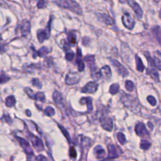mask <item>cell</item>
<instances>
[{
    "label": "cell",
    "instance_id": "5bb4252c",
    "mask_svg": "<svg viewBox=\"0 0 161 161\" xmlns=\"http://www.w3.org/2000/svg\"><path fill=\"white\" fill-rule=\"evenodd\" d=\"M32 143H33L34 147L38 151H41L43 149V142H42V141L40 140L39 138L33 135V136H32Z\"/></svg>",
    "mask_w": 161,
    "mask_h": 161
},
{
    "label": "cell",
    "instance_id": "f1b7e54d",
    "mask_svg": "<svg viewBox=\"0 0 161 161\" xmlns=\"http://www.w3.org/2000/svg\"><path fill=\"white\" fill-rule=\"evenodd\" d=\"M151 146V144L147 140H142L140 143V148L143 150H147Z\"/></svg>",
    "mask_w": 161,
    "mask_h": 161
},
{
    "label": "cell",
    "instance_id": "d6a6232c",
    "mask_svg": "<svg viewBox=\"0 0 161 161\" xmlns=\"http://www.w3.org/2000/svg\"><path fill=\"white\" fill-rule=\"evenodd\" d=\"M35 100L40 101V102H44L45 101V95L43 93V92H38L37 94H35Z\"/></svg>",
    "mask_w": 161,
    "mask_h": 161
},
{
    "label": "cell",
    "instance_id": "9a60e30c",
    "mask_svg": "<svg viewBox=\"0 0 161 161\" xmlns=\"http://www.w3.org/2000/svg\"><path fill=\"white\" fill-rule=\"evenodd\" d=\"M153 64L156 69L161 70V52H158L155 54L154 58L153 59Z\"/></svg>",
    "mask_w": 161,
    "mask_h": 161
},
{
    "label": "cell",
    "instance_id": "3957f363",
    "mask_svg": "<svg viewBox=\"0 0 161 161\" xmlns=\"http://www.w3.org/2000/svg\"><path fill=\"white\" fill-rule=\"evenodd\" d=\"M50 23L51 20L49 23V25L46 28V29L44 30H38L37 32V38L40 43H43L46 40H47L50 37Z\"/></svg>",
    "mask_w": 161,
    "mask_h": 161
},
{
    "label": "cell",
    "instance_id": "2e32d148",
    "mask_svg": "<svg viewBox=\"0 0 161 161\" xmlns=\"http://www.w3.org/2000/svg\"><path fill=\"white\" fill-rule=\"evenodd\" d=\"M53 99L55 103L57 104L59 106H63L64 103H63V97L62 94L60 93V92L57 91H55L53 94Z\"/></svg>",
    "mask_w": 161,
    "mask_h": 161
},
{
    "label": "cell",
    "instance_id": "e0dca14e",
    "mask_svg": "<svg viewBox=\"0 0 161 161\" xmlns=\"http://www.w3.org/2000/svg\"><path fill=\"white\" fill-rule=\"evenodd\" d=\"M94 152L96 158L98 159H103L106 155V152L103 148L101 146H97L94 148Z\"/></svg>",
    "mask_w": 161,
    "mask_h": 161
},
{
    "label": "cell",
    "instance_id": "b9f144b4",
    "mask_svg": "<svg viewBox=\"0 0 161 161\" xmlns=\"http://www.w3.org/2000/svg\"><path fill=\"white\" fill-rule=\"evenodd\" d=\"M70 155L73 158H76L77 157V153L74 147H71L70 150Z\"/></svg>",
    "mask_w": 161,
    "mask_h": 161
},
{
    "label": "cell",
    "instance_id": "83f0119b",
    "mask_svg": "<svg viewBox=\"0 0 161 161\" xmlns=\"http://www.w3.org/2000/svg\"><path fill=\"white\" fill-rule=\"evenodd\" d=\"M119 85L118 84L115 83L110 86V92L111 94H115L116 93H117L119 91Z\"/></svg>",
    "mask_w": 161,
    "mask_h": 161
},
{
    "label": "cell",
    "instance_id": "bcb514c9",
    "mask_svg": "<svg viewBox=\"0 0 161 161\" xmlns=\"http://www.w3.org/2000/svg\"><path fill=\"white\" fill-rule=\"evenodd\" d=\"M27 115L30 116V115H31V114H30V111L27 110Z\"/></svg>",
    "mask_w": 161,
    "mask_h": 161
},
{
    "label": "cell",
    "instance_id": "30bf717a",
    "mask_svg": "<svg viewBox=\"0 0 161 161\" xmlns=\"http://www.w3.org/2000/svg\"><path fill=\"white\" fill-rule=\"evenodd\" d=\"M111 62H112V64H113V66L115 67V68H116V69H117L120 74L123 76V77H125V76L128 75V72L127 70L126 69V68L122 65V64H121L116 60H112Z\"/></svg>",
    "mask_w": 161,
    "mask_h": 161
},
{
    "label": "cell",
    "instance_id": "d590c367",
    "mask_svg": "<svg viewBox=\"0 0 161 161\" xmlns=\"http://www.w3.org/2000/svg\"><path fill=\"white\" fill-rule=\"evenodd\" d=\"M52 63H53V60H52V58L50 57H46L43 62V64L46 67H50L52 66Z\"/></svg>",
    "mask_w": 161,
    "mask_h": 161
},
{
    "label": "cell",
    "instance_id": "277c9868",
    "mask_svg": "<svg viewBox=\"0 0 161 161\" xmlns=\"http://www.w3.org/2000/svg\"><path fill=\"white\" fill-rule=\"evenodd\" d=\"M122 20V23L123 24V25L126 28V29L130 30L134 29L135 25V22L129 13H125L123 15Z\"/></svg>",
    "mask_w": 161,
    "mask_h": 161
},
{
    "label": "cell",
    "instance_id": "44dd1931",
    "mask_svg": "<svg viewBox=\"0 0 161 161\" xmlns=\"http://www.w3.org/2000/svg\"><path fill=\"white\" fill-rule=\"evenodd\" d=\"M135 60H136V69L139 72H143L145 69V66L142 62V60L137 55H135Z\"/></svg>",
    "mask_w": 161,
    "mask_h": 161
},
{
    "label": "cell",
    "instance_id": "484cf974",
    "mask_svg": "<svg viewBox=\"0 0 161 161\" xmlns=\"http://www.w3.org/2000/svg\"><path fill=\"white\" fill-rule=\"evenodd\" d=\"M49 49H48V48L46 47H42L40 48L39 49V50L37 52V54L38 55V56L40 57H46V56L49 54Z\"/></svg>",
    "mask_w": 161,
    "mask_h": 161
},
{
    "label": "cell",
    "instance_id": "7a4b0ae2",
    "mask_svg": "<svg viewBox=\"0 0 161 161\" xmlns=\"http://www.w3.org/2000/svg\"><path fill=\"white\" fill-rule=\"evenodd\" d=\"M57 5L64 9H68L78 15H81L82 11L78 3L74 0H59L57 2Z\"/></svg>",
    "mask_w": 161,
    "mask_h": 161
},
{
    "label": "cell",
    "instance_id": "ac0fdd59",
    "mask_svg": "<svg viewBox=\"0 0 161 161\" xmlns=\"http://www.w3.org/2000/svg\"><path fill=\"white\" fill-rule=\"evenodd\" d=\"M152 33L155 36L156 40L161 45V29L159 26H155L152 29Z\"/></svg>",
    "mask_w": 161,
    "mask_h": 161
},
{
    "label": "cell",
    "instance_id": "74e56055",
    "mask_svg": "<svg viewBox=\"0 0 161 161\" xmlns=\"http://www.w3.org/2000/svg\"><path fill=\"white\" fill-rule=\"evenodd\" d=\"M25 91L26 93L28 94V96H29L30 98H32V99H35V94L34 93L33 91H32L31 89H30L29 88H27L25 89Z\"/></svg>",
    "mask_w": 161,
    "mask_h": 161
},
{
    "label": "cell",
    "instance_id": "6da1fadb",
    "mask_svg": "<svg viewBox=\"0 0 161 161\" xmlns=\"http://www.w3.org/2000/svg\"><path fill=\"white\" fill-rule=\"evenodd\" d=\"M121 102L127 108L131 110L133 112L136 113L140 112L139 103L136 99L133 97L132 96L127 94H123L121 96Z\"/></svg>",
    "mask_w": 161,
    "mask_h": 161
},
{
    "label": "cell",
    "instance_id": "f546056e",
    "mask_svg": "<svg viewBox=\"0 0 161 161\" xmlns=\"http://www.w3.org/2000/svg\"><path fill=\"white\" fill-rule=\"evenodd\" d=\"M125 87L126 89L128 91H132L133 90H134V84L131 80H128L125 82Z\"/></svg>",
    "mask_w": 161,
    "mask_h": 161
},
{
    "label": "cell",
    "instance_id": "60d3db41",
    "mask_svg": "<svg viewBox=\"0 0 161 161\" xmlns=\"http://www.w3.org/2000/svg\"><path fill=\"white\" fill-rule=\"evenodd\" d=\"M46 6V2L44 0H39L37 3V7L40 9L43 8Z\"/></svg>",
    "mask_w": 161,
    "mask_h": 161
},
{
    "label": "cell",
    "instance_id": "ffe728a7",
    "mask_svg": "<svg viewBox=\"0 0 161 161\" xmlns=\"http://www.w3.org/2000/svg\"><path fill=\"white\" fill-rule=\"evenodd\" d=\"M100 19L106 25H112L113 23V20L107 14H101L99 15Z\"/></svg>",
    "mask_w": 161,
    "mask_h": 161
},
{
    "label": "cell",
    "instance_id": "ab89813d",
    "mask_svg": "<svg viewBox=\"0 0 161 161\" xmlns=\"http://www.w3.org/2000/svg\"><path fill=\"white\" fill-rule=\"evenodd\" d=\"M9 80V78L6 76L5 74H1L0 76V84L6 83V81Z\"/></svg>",
    "mask_w": 161,
    "mask_h": 161
},
{
    "label": "cell",
    "instance_id": "52a82bcc",
    "mask_svg": "<svg viewBox=\"0 0 161 161\" xmlns=\"http://www.w3.org/2000/svg\"><path fill=\"white\" fill-rule=\"evenodd\" d=\"M30 23L27 20H24L22 21L21 25L20 27V31H21L22 35L23 37H26L27 35H29L30 32Z\"/></svg>",
    "mask_w": 161,
    "mask_h": 161
},
{
    "label": "cell",
    "instance_id": "836d02e7",
    "mask_svg": "<svg viewBox=\"0 0 161 161\" xmlns=\"http://www.w3.org/2000/svg\"><path fill=\"white\" fill-rule=\"evenodd\" d=\"M74 53L71 52V50H69L66 52V59L68 60V61H71V60L74 59Z\"/></svg>",
    "mask_w": 161,
    "mask_h": 161
},
{
    "label": "cell",
    "instance_id": "d6986e66",
    "mask_svg": "<svg viewBox=\"0 0 161 161\" xmlns=\"http://www.w3.org/2000/svg\"><path fill=\"white\" fill-rule=\"evenodd\" d=\"M108 156L109 158H114L117 157V152L116 150V148L114 145L113 144H109L108 146Z\"/></svg>",
    "mask_w": 161,
    "mask_h": 161
},
{
    "label": "cell",
    "instance_id": "c3c4849f",
    "mask_svg": "<svg viewBox=\"0 0 161 161\" xmlns=\"http://www.w3.org/2000/svg\"><path fill=\"white\" fill-rule=\"evenodd\" d=\"M2 40V37H1V36L0 35V40Z\"/></svg>",
    "mask_w": 161,
    "mask_h": 161
},
{
    "label": "cell",
    "instance_id": "4dcf8cb0",
    "mask_svg": "<svg viewBox=\"0 0 161 161\" xmlns=\"http://www.w3.org/2000/svg\"><path fill=\"white\" fill-rule=\"evenodd\" d=\"M116 137H117L119 142L121 144H125V143L126 142V139H125V135L122 134V133H118L117 134H116Z\"/></svg>",
    "mask_w": 161,
    "mask_h": 161
},
{
    "label": "cell",
    "instance_id": "d4e9b609",
    "mask_svg": "<svg viewBox=\"0 0 161 161\" xmlns=\"http://www.w3.org/2000/svg\"><path fill=\"white\" fill-rule=\"evenodd\" d=\"M67 39H68V42H69V43H71V45H75L76 43V35L73 33L72 32H69L67 35Z\"/></svg>",
    "mask_w": 161,
    "mask_h": 161
},
{
    "label": "cell",
    "instance_id": "8992f818",
    "mask_svg": "<svg viewBox=\"0 0 161 161\" xmlns=\"http://www.w3.org/2000/svg\"><path fill=\"white\" fill-rule=\"evenodd\" d=\"M102 127L107 131H111L113 128V121L111 118L105 116H102L100 118Z\"/></svg>",
    "mask_w": 161,
    "mask_h": 161
},
{
    "label": "cell",
    "instance_id": "7dc6e473",
    "mask_svg": "<svg viewBox=\"0 0 161 161\" xmlns=\"http://www.w3.org/2000/svg\"><path fill=\"white\" fill-rule=\"evenodd\" d=\"M159 17H160V18L161 19V8H160V11H159Z\"/></svg>",
    "mask_w": 161,
    "mask_h": 161
},
{
    "label": "cell",
    "instance_id": "e575fe53",
    "mask_svg": "<svg viewBox=\"0 0 161 161\" xmlns=\"http://www.w3.org/2000/svg\"><path fill=\"white\" fill-rule=\"evenodd\" d=\"M32 84H33L34 86L38 88V89H40L42 86L41 83H40V80L37 78H34L32 79Z\"/></svg>",
    "mask_w": 161,
    "mask_h": 161
},
{
    "label": "cell",
    "instance_id": "603a6c76",
    "mask_svg": "<svg viewBox=\"0 0 161 161\" xmlns=\"http://www.w3.org/2000/svg\"><path fill=\"white\" fill-rule=\"evenodd\" d=\"M80 103L81 104H87L88 110L89 111H92V99L91 98H83L80 101Z\"/></svg>",
    "mask_w": 161,
    "mask_h": 161
},
{
    "label": "cell",
    "instance_id": "7402d4cb",
    "mask_svg": "<svg viewBox=\"0 0 161 161\" xmlns=\"http://www.w3.org/2000/svg\"><path fill=\"white\" fill-rule=\"evenodd\" d=\"M147 73L150 76V77L154 79L155 82H159V76L158 72L155 70L154 68H151V69H148Z\"/></svg>",
    "mask_w": 161,
    "mask_h": 161
},
{
    "label": "cell",
    "instance_id": "ee69618b",
    "mask_svg": "<svg viewBox=\"0 0 161 161\" xmlns=\"http://www.w3.org/2000/svg\"><path fill=\"white\" fill-rule=\"evenodd\" d=\"M4 118H5V119L6 120V121L8 123H10V124L11 123L12 120H11V119L10 118V117L8 115H4Z\"/></svg>",
    "mask_w": 161,
    "mask_h": 161
},
{
    "label": "cell",
    "instance_id": "5b68a950",
    "mask_svg": "<svg viewBox=\"0 0 161 161\" xmlns=\"http://www.w3.org/2000/svg\"><path fill=\"white\" fill-rule=\"evenodd\" d=\"M127 1L128 5L134 10L136 18L139 20L142 18L143 16V11L139 4L135 0H128Z\"/></svg>",
    "mask_w": 161,
    "mask_h": 161
},
{
    "label": "cell",
    "instance_id": "7c38bea8",
    "mask_svg": "<svg viewBox=\"0 0 161 161\" xmlns=\"http://www.w3.org/2000/svg\"><path fill=\"white\" fill-rule=\"evenodd\" d=\"M102 78L106 80L110 79L111 78V71L109 66H104L100 69Z\"/></svg>",
    "mask_w": 161,
    "mask_h": 161
},
{
    "label": "cell",
    "instance_id": "f35d334b",
    "mask_svg": "<svg viewBox=\"0 0 161 161\" xmlns=\"http://www.w3.org/2000/svg\"><path fill=\"white\" fill-rule=\"evenodd\" d=\"M59 127L60 128V129L61 130V131L62 132V133H63V134L64 135V136H66V138L68 140V141H69V142H70L71 139H70V136H69V134H68V132L66 131V130L65 129V128H64L63 127H62L61 125H59Z\"/></svg>",
    "mask_w": 161,
    "mask_h": 161
},
{
    "label": "cell",
    "instance_id": "cb8c5ba5",
    "mask_svg": "<svg viewBox=\"0 0 161 161\" xmlns=\"http://www.w3.org/2000/svg\"><path fill=\"white\" fill-rule=\"evenodd\" d=\"M79 79L78 77H76V76H71L67 74L66 76V82L67 84H76L79 82Z\"/></svg>",
    "mask_w": 161,
    "mask_h": 161
},
{
    "label": "cell",
    "instance_id": "9c48e42d",
    "mask_svg": "<svg viewBox=\"0 0 161 161\" xmlns=\"http://www.w3.org/2000/svg\"><path fill=\"white\" fill-rule=\"evenodd\" d=\"M98 87V85L97 83H96L95 82H90L83 88L81 92H84V93H93L97 90Z\"/></svg>",
    "mask_w": 161,
    "mask_h": 161
},
{
    "label": "cell",
    "instance_id": "8fae6325",
    "mask_svg": "<svg viewBox=\"0 0 161 161\" xmlns=\"http://www.w3.org/2000/svg\"><path fill=\"white\" fill-rule=\"evenodd\" d=\"M17 140L19 142L20 146L24 148V150H25V151L27 153V154L30 155L33 154V150H32V149L31 148L29 142H28L26 140H25L24 139H21L20 137H17Z\"/></svg>",
    "mask_w": 161,
    "mask_h": 161
},
{
    "label": "cell",
    "instance_id": "7bdbcfd3",
    "mask_svg": "<svg viewBox=\"0 0 161 161\" xmlns=\"http://www.w3.org/2000/svg\"><path fill=\"white\" fill-rule=\"evenodd\" d=\"M37 161H49L46 157H44L42 155H39L37 158Z\"/></svg>",
    "mask_w": 161,
    "mask_h": 161
},
{
    "label": "cell",
    "instance_id": "1f68e13d",
    "mask_svg": "<svg viewBox=\"0 0 161 161\" xmlns=\"http://www.w3.org/2000/svg\"><path fill=\"white\" fill-rule=\"evenodd\" d=\"M44 113H45V114L46 115L51 116L55 114V111L53 108H52L51 106H48L46 108V109L44 110Z\"/></svg>",
    "mask_w": 161,
    "mask_h": 161
},
{
    "label": "cell",
    "instance_id": "ba28073f",
    "mask_svg": "<svg viewBox=\"0 0 161 161\" xmlns=\"http://www.w3.org/2000/svg\"><path fill=\"white\" fill-rule=\"evenodd\" d=\"M135 132L136 135H139V136H141V137H147V136H149L146 126L142 123L136 125L135 127Z\"/></svg>",
    "mask_w": 161,
    "mask_h": 161
},
{
    "label": "cell",
    "instance_id": "8d00e7d4",
    "mask_svg": "<svg viewBox=\"0 0 161 161\" xmlns=\"http://www.w3.org/2000/svg\"><path fill=\"white\" fill-rule=\"evenodd\" d=\"M147 102L149 103L152 106H154L156 105V104H157V102H156V100L155 99V98L154 97V96H148L147 98Z\"/></svg>",
    "mask_w": 161,
    "mask_h": 161
},
{
    "label": "cell",
    "instance_id": "f6af8a7d",
    "mask_svg": "<svg viewBox=\"0 0 161 161\" xmlns=\"http://www.w3.org/2000/svg\"><path fill=\"white\" fill-rule=\"evenodd\" d=\"M3 50H5V49H4V46H3V45H0V52H4Z\"/></svg>",
    "mask_w": 161,
    "mask_h": 161
},
{
    "label": "cell",
    "instance_id": "4fadbf2b",
    "mask_svg": "<svg viewBox=\"0 0 161 161\" xmlns=\"http://www.w3.org/2000/svg\"><path fill=\"white\" fill-rule=\"evenodd\" d=\"M76 62H77L78 65V69L80 72H82L84 70V63L82 57V53H81V50L80 49H78L77 51V59H76Z\"/></svg>",
    "mask_w": 161,
    "mask_h": 161
},
{
    "label": "cell",
    "instance_id": "4316f807",
    "mask_svg": "<svg viewBox=\"0 0 161 161\" xmlns=\"http://www.w3.org/2000/svg\"><path fill=\"white\" fill-rule=\"evenodd\" d=\"M15 103H16V100L13 96H9V97H8L6 99V106L8 107H12L13 106H14Z\"/></svg>",
    "mask_w": 161,
    "mask_h": 161
},
{
    "label": "cell",
    "instance_id": "681fc988",
    "mask_svg": "<svg viewBox=\"0 0 161 161\" xmlns=\"http://www.w3.org/2000/svg\"><path fill=\"white\" fill-rule=\"evenodd\" d=\"M155 1H159V0H155Z\"/></svg>",
    "mask_w": 161,
    "mask_h": 161
}]
</instances>
